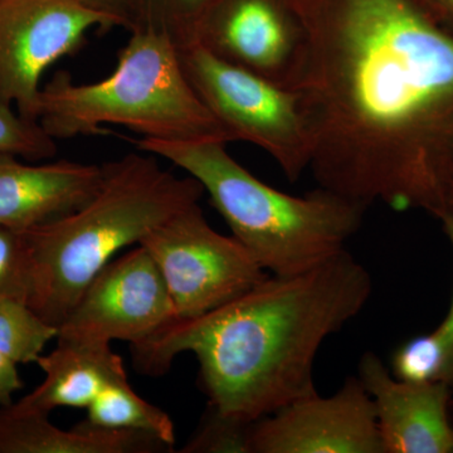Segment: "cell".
<instances>
[{
	"label": "cell",
	"mask_w": 453,
	"mask_h": 453,
	"mask_svg": "<svg viewBox=\"0 0 453 453\" xmlns=\"http://www.w3.org/2000/svg\"><path fill=\"white\" fill-rule=\"evenodd\" d=\"M305 49L290 88L311 124L319 187L369 207L453 211V31L418 0H296Z\"/></svg>",
	"instance_id": "obj_1"
},
{
	"label": "cell",
	"mask_w": 453,
	"mask_h": 453,
	"mask_svg": "<svg viewBox=\"0 0 453 453\" xmlns=\"http://www.w3.org/2000/svg\"><path fill=\"white\" fill-rule=\"evenodd\" d=\"M372 292L371 273L345 250L306 273L268 275L207 314L177 319L131 345L134 365L159 377L179 354L193 353L211 410L234 421H258L318 395L319 350L362 312Z\"/></svg>",
	"instance_id": "obj_2"
},
{
	"label": "cell",
	"mask_w": 453,
	"mask_h": 453,
	"mask_svg": "<svg viewBox=\"0 0 453 453\" xmlns=\"http://www.w3.org/2000/svg\"><path fill=\"white\" fill-rule=\"evenodd\" d=\"M142 153L104 164L103 183L79 210L22 232L29 271L27 303L56 329L116 253L201 201L204 189L198 180L178 177L162 168L155 155Z\"/></svg>",
	"instance_id": "obj_3"
},
{
	"label": "cell",
	"mask_w": 453,
	"mask_h": 453,
	"mask_svg": "<svg viewBox=\"0 0 453 453\" xmlns=\"http://www.w3.org/2000/svg\"><path fill=\"white\" fill-rule=\"evenodd\" d=\"M133 142L198 180L232 235L268 275L306 273L344 252L368 208L320 187L303 196L286 195L241 165L226 142Z\"/></svg>",
	"instance_id": "obj_4"
},
{
	"label": "cell",
	"mask_w": 453,
	"mask_h": 453,
	"mask_svg": "<svg viewBox=\"0 0 453 453\" xmlns=\"http://www.w3.org/2000/svg\"><path fill=\"white\" fill-rule=\"evenodd\" d=\"M37 119L55 140L101 135L110 124L142 139L234 142L190 85L178 47L146 28L131 31L105 80L77 85L70 74L57 73L41 88Z\"/></svg>",
	"instance_id": "obj_5"
},
{
	"label": "cell",
	"mask_w": 453,
	"mask_h": 453,
	"mask_svg": "<svg viewBox=\"0 0 453 453\" xmlns=\"http://www.w3.org/2000/svg\"><path fill=\"white\" fill-rule=\"evenodd\" d=\"M179 53L190 85L234 142L266 151L290 181L309 170L314 140L296 88L228 64L199 43Z\"/></svg>",
	"instance_id": "obj_6"
},
{
	"label": "cell",
	"mask_w": 453,
	"mask_h": 453,
	"mask_svg": "<svg viewBox=\"0 0 453 453\" xmlns=\"http://www.w3.org/2000/svg\"><path fill=\"white\" fill-rule=\"evenodd\" d=\"M139 244L159 268L178 319L213 311L268 276L237 238L211 228L199 203L179 211Z\"/></svg>",
	"instance_id": "obj_7"
},
{
	"label": "cell",
	"mask_w": 453,
	"mask_h": 453,
	"mask_svg": "<svg viewBox=\"0 0 453 453\" xmlns=\"http://www.w3.org/2000/svg\"><path fill=\"white\" fill-rule=\"evenodd\" d=\"M121 27L81 0H0V105L38 121L41 79L92 28Z\"/></svg>",
	"instance_id": "obj_8"
},
{
	"label": "cell",
	"mask_w": 453,
	"mask_h": 453,
	"mask_svg": "<svg viewBox=\"0 0 453 453\" xmlns=\"http://www.w3.org/2000/svg\"><path fill=\"white\" fill-rule=\"evenodd\" d=\"M177 311L150 253L136 249L97 273L57 329V342L138 344L177 320Z\"/></svg>",
	"instance_id": "obj_9"
},
{
	"label": "cell",
	"mask_w": 453,
	"mask_h": 453,
	"mask_svg": "<svg viewBox=\"0 0 453 453\" xmlns=\"http://www.w3.org/2000/svg\"><path fill=\"white\" fill-rule=\"evenodd\" d=\"M250 453H384L374 404L357 377L252 422Z\"/></svg>",
	"instance_id": "obj_10"
},
{
	"label": "cell",
	"mask_w": 453,
	"mask_h": 453,
	"mask_svg": "<svg viewBox=\"0 0 453 453\" xmlns=\"http://www.w3.org/2000/svg\"><path fill=\"white\" fill-rule=\"evenodd\" d=\"M219 0L196 43L244 70L290 88L299 71L305 28L296 0Z\"/></svg>",
	"instance_id": "obj_11"
},
{
	"label": "cell",
	"mask_w": 453,
	"mask_h": 453,
	"mask_svg": "<svg viewBox=\"0 0 453 453\" xmlns=\"http://www.w3.org/2000/svg\"><path fill=\"white\" fill-rule=\"evenodd\" d=\"M357 372L374 404L384 453H453V395L445 381L396 380L374 353L362 357Z\"/></svg>",
	"instance_id": "obj_12"
},
{
	"label": "cell",
	"mask_w": 453,
	"mask_h": 453,
	"mask_svg": "<svg viewBox=\"0 0 453 453\" xmlns=\"http://www.w3.org/2000/svg\"><path fill=\"white\" fill-rule=\"evenodd\" d=\"M104 165L59 160L31 165L0 154V226L25 232L79 210L97 192Z\"/></svg>",
	"instance_id": "obj_13"
},
{
	"label": "cell",
	"mask_w": 453,
	"mask_h": 453,
	"mask_svg": "<svg viewBox=\"0 0 453 453\" xmlns=\"http://www.w3.org/2000/svg\"><path fill=\"white\" fill-rule=\"evenodd\" d=\"M49 413L19 403L0 407V453H155L173 451L153 436L135 431L96 427L82 421L62 429Z\"/></svg>",
	"instance_id": "obj_14"
},
{
	"label": "cell",
	"mask_w": 453,
	"mask_h": 453,
	"mask_svg": "<svg viewBox=\"0 0 453 453\" xmlns=\"http://www.w3.org/2000/svg\"><path fill=\"white\" fill-rule=\"evenodd\" d=\"M44 380L18 403L50 413L56 408H88L104 390L127 380L122 357L110 344L57 342L55 350L38 357Z\"/></svg>",
	"instance_id": "obj_15"
},
{
	"label": "cell",
	"mask_w": 453,
	"mask_h": 453,
	"mask_svg": "<svg viewBox=\"0 0 453 453\" xmlns=\"http://www.w3.org/2000/svg\"><path fill=\"white\" fill-rule=\"evenodd\" d=\"M86 421L96 427L142 432L173 449L174 423L169 414L136 395L129 380L113 384L88 405Z\"/></svg>",
	"instance_id": "obj_16"
},
{
	"label": "cell",
	"mask_w": 453,
	"mask_h": 453,
	"mask_svg": "<svg viewBox=\"0 0 453 453\" xmlns=\"http://www.w3.org/2000/svg\"><path fill=\"white\" fill-rule=\"evenodd\" d=\"M57 329L23 301L0 297V351L18 365L37 363Z\"/></svg>",
	"instance_id": "obj_17"
},
{
	"label": "cell",
	"mask_w": 453,
	"mask_h": 453,
	"mask_svg": "<svg viewBox=\"0 0 453 453\" xmlns=\"http://www.w3.org/2000/svg\"><path fill=\"white\" fill-rule=\"evenodd\" d=\"M219 0H142L139 25L166 35L178 49L196 43L202 20Z\"/></svg>",
	"instance_id": "obj_18"
},
{
	"label": "cell",
	"mask_w": 453,
	"mask_h": 453,
	"mask_svg": "<svg viewBox=\"0 0 453 453\" xmlns=\"http://www.w3.org/2000/svg\"><path fill=\"white\" fill-rule=\"evenodd\" d=\"M449 354L445 340L434 332L407 340L395 349L390 372L407 383L425 384L445 381Z\"/></svg>",
	"instance_id": "obj_19"
},
{
	"label": "cell",
	"mask_w": 453,
	"mask_h": 453,
	"mask_svg": "<svg viewBox=\"0 0 453 453\" xmlns=\"http://www.w3.org/2000/svg\"><path fill=\"white\" fill-rule=\"evenodd\" d=\"M56 153V140L40 122L23 118L12 106L0 105V154L37 162L50 159Z\"/></svg>",
	"instance_id": "obj_20"
},
{
	"label": "cell",
	"mask_w": 453,
	"mask_h": 453,
	"mask_svg": "<svg viewBox=\"0 0 453 453\" xmlns=\"http://www.w3.org/2000/svg\"><path fill=\"white\" fill-rule=\"evenodd\" d=\"M252 423L234 421L208 410L201 427L188 441L181 453H250V429Z\"/></svg>",
	"instance_id": "obj_21"
},
{
	"label": "cell",
	"mask_w": 453,
	"mask_h": 453,
	"mask_svg": "<svg viewBox=\"0 0 453 453\" xmlns=\"http://www.w3.org/2000/svg\"><path fill=\"white\" fill-rule=\"evenodd\" d=\"M28 296L29 271L23 234L0 226V297L27 303Z\"/></svg>",
	"instance_id": "obj_22"
},
{
	"label": "cell",
	"mask_w": 453,
	"mask_h": 453,
	"mask_svg": "<svg viewBox=\"0 0 453 453\" xmlns=\"http://www.w3.org/2000/svg\"><path fill=\"white\" fill-rule=\"evenodd\" d=\"M88 7L115 17L121 27L134 31L139 25L142 0H81Z\"/></svg>",
	"instance_id": "obj_23"
},
{
	"label": "cell",
	"mask_w": 453,
	"mask_h": 453,
	"mask_svg": "<svg viewBox=\"0 0 453 453\" xmlns=\"http://www.w3.org/2000/svg\"><path fill=\"white\" fill-rule=\"evenodd\" d=\"M442 222L443 231L453 249V211L446 214L440 219ZM437 332L441 334L442 339L445 340L447 354H449V363H447V371L445 375V383L449 387L453 395V296L451 306H449V314L446 315L445 320L437 326Z\"/></svg>",
	"instance_id": "obj_24"
},
{
	"label": "cell",
	"mask_w": 453,
	"mask_h": 453,
	"mask_svg": "<svg viewBox=\"0 0 453 453\" xmlns=\"http://www.w3.org/2000/svg\"><path fill=\"white\" fill-rule=\"evenodd\" d=\"M18 363L0 351V407L13 403L14 393L23 388Z\"/></svg>",
	"instance_id": "obj_25"
},
{
	"label": "cell",
	"mask_w": 453,
	"mask_h": 453,
	"mask_svg": "<svg viewBox=\"0 0 453 453\" xmlns=\"http://www.w3.org/2000/svg\"><path fill=\"white\" fill-rule=\"evenodd\" d=\"M432 16L453 31V0H418Z\"/></svg>",
	"instance_id": "obj_26"
},
{
	"label": "cell",
	"mask_w": 453,
	"mask_h": 453,
	"mask_svg": "<svg viewBox=\"0 0 453 453\" xmlns=\"http://www.w3.org/2000/svg\"><path fill=\"white\" fill-rule=\"evenodd\" d=\"M452 199H453V188H452ZM452 211H451V213H452Z\"/></svg>",
	"instance_id": "obj_27"
}]
</instances>
